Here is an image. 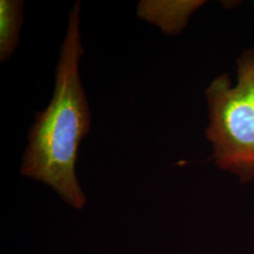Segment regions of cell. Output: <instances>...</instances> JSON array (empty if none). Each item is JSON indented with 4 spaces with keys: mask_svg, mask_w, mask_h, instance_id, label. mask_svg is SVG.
Masks as SVG:
<instances>
[{
    "mask_svg": "<svg viewBox=\"0 0 254 254\" xmlns=\"http://www.w3.org/2000/svg\"><path fill=\"white\" fill-rule=\"evenodd\" d=\"M81 7L77 0L69 11L53 96L46 109L35 113L21 166L22 175L49 186L75 209L83 208L87 201L76 178L75 163L79 145L91 126V109L79 73L84 55Z\"/></svg>",
    "mask_w": 254,
    "mask_h": 254,
    "instance_id": "cell-1",
    "label": "cell"
},
{
    "mask_svg": "<svg viewBox=\"0 0 254 254\" xmlns=\"http://www.w3.org/2000/svg\"><path fill=\"white\" fill-rule=\"evenodd\" d=\"M237 79L233 86L228 74H220L206 89L205 134L213 146L215 163L247 183L254 177V49L238 59Z\"/></svg>",
    "mask_w": 254,
    "mask_h": 254,
    "instance_id": "cell-2",
    "label": "cell"
},
{
    "mask_svg": "<svg viewBox=\"0 0 254 254\" xmlns=\"http://www.w3.org/2000/svg\"><path fill=\"white\" fill-rule=\"evenodd\" d=\"M205 1H151L137 5V16L159 27L166 35H176L183 30L191 14Z\"/></svg>",
    "mask_w": 254,
    "mask_h": 254,
    "instance_id": "cell-3",
    "label": "cell"
},
{
    "mask_svg": "<svg viewBox=\"0 0 254 254\" xmlns=\"http://www.w3.org/2000/svg\"><path fill=\"white\" fill-rule=\"evenodd\" d=\"M24 2L21 0L0 1V62L5 63L14 53L19 43L23 23Z\"/></svg>",
    "mask_w": 254,
    "mask_h": 254,
    "instance_id": "cell-4",
    "label": "cell"
}]
</instances>
